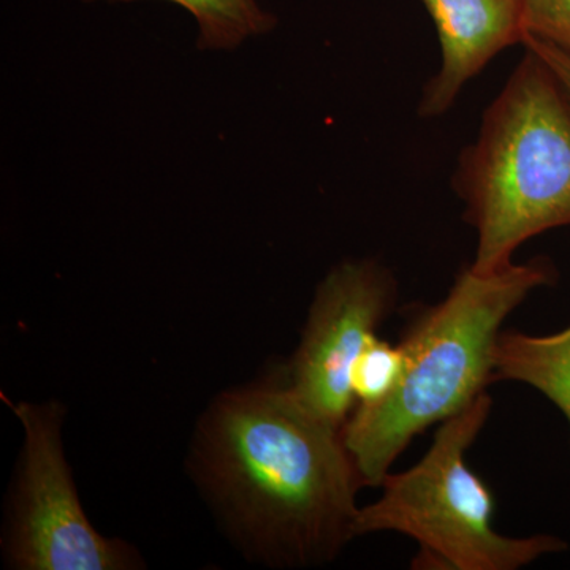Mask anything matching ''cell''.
I'll return each instance as SVG.
<instances>
[{"instance_id":"cell-1","label":"cell","mask_w":570,"mask_h":570,"mask_svg":"<svg viewBox=\"0 0 570 570\" xmlns=\"http://www.w3.org/2000/svg\"><path fill=\"white\" fill-rule=\"evenodd\" d=\"M195 453L202 483L236 538L269 564H324L355 539L362 475L341 430L287 384L225 393Z\"/></svg>"},{"instance_id":"cell-6","label":"cell","mask_w":570,"mask_h":570,"mask_svg":"<svg viewBox=\"0 0 570 570\" xmlns=\"http://www.w3.org/2000/svg\"><path fill=\"white\" fill-rule=\"evenodd\" d=\"M396 295L395 277L371 258L343 262L318 285L287 387L337 430L343 431L356 404L352 367L376 340Z\"/></svg>"},{"instance_id":"cell-11","label":"cell","mask_w":570,"mask_h":570,"mask_svg":"<svg viewBox=\"0 0 570 570\" xmlns=\"http://www.w3.org/2000/svg\"><path fill=\"white\" fill-rule=\"evenodd\" d=\"M524 32L570 55V0H524Z\"/></svg>"},{"instance_id":"cell-12","label":"cell","mask_w":570,"mask_h":570,"mask_svg":"<svg viewBox=\"0 0 570 570\" xmlns=\"http://www.w3.org/2000/svg\"><path fill=\"white\" fill-rule=\"evenodd\" d=\"M523 45L538 52L543 62L553 71L554 77L560 81L562 89L570 99V55L561 51L560 48L553 47V45L546 43V41L532 39V37H527Z\"/></svg>"},{"instance_id":"cell-5","label":"cell","mask_w":570,"mask_h":570,"mask_svg":"<svg viewBox=\"0 0 570 570\" xmlns=\"http://www.w3.org/2000/svg\"><path fill=\"white\" fill-rule=\"evenodd\" d=\"M13 411L26 438L11 513V562L26 570L137 568L135 551L100 535L81 508L63 459L58 406L21 403Z\"/></svg>"},{"instance_id":"cell-2","label":"cell","mask_w":570,"mask_h":570,"mask_svg":"<svg viewBox=\"0 0 570 570\" xmlns=\"http://www.w3.org/2000/svg\"><path fill=\"white\" fill-rule=\"evenodd\" d=\"M557 277L546 257L491 275L468 265L444 299L420 311L400 343L404 366L395 390L371 406L358 404L341 431L365 487L381 489L415 438L487 392L502 324Z\"/></svg>"},{"instance_id":"cell-7","label":"cell","mask_w":570,"mask_h":570,"mask_svg":"<svg viewBox=\"0 0 570 570\" xmlns=\"http://www.w3.org/2000/svg\"><path fill=\"white\" fill-rule=\"evenodd\" d=\"M436 26L442 62L426 82L419 115L439 118L455 105L464 86L499 52L523 43L524 0H422Z\"/></svg>"},{"instance_id":"cell-3","label":"cell","mask_w":570,"mask_h":570,"mask_svg":"<svg viewBox=\"0 0 570 570\" xmlns=\"http://www.w3.org/2000/svg\"><path fill=\"white\" fill-rule=\"evenodd\" d=\"M524 50L453 175L478 234L479 275L508 268L528 239L570 225V99L538 52Z\"/></svg>"},{"instance_id":"cell-8","label":"cell","mask_w":570,"mask_h":570,"mask_svg":"<svg viewBox=\"0 0 570 570\" xmlns=\"http://www.w3.org/2000/svg\"><path fill=\"white\" fill-rule=\"evenodd\" d=\"M502 381L538 390L570 428V325L551 335L502 332L494 348L493 384Z\"/></svg>"},{"instance_id":"cell-10","label":"cell","mask_w":570,"mask_h":570,"mask_svg":"<svg viewBox=\"0 0 570 570\" xmlns=\"http://www.w3.org/2000/svg\"><path fill=\"white\" fill-rule=\"evenodd\" d=\"M404 355L400 344L393 346L376 337L352 367V392L356 404L371 406L395 390L403 374Z\"/></svg>"},{"instance_id":"cell-4","label":"cell","mask_w":570,"mask_h":570,"mask_svg":"<svg viewBox=\"0 0 570 570\" xmlns=\"http://www.w3.org/2000/svg\"><path fill=\"white\" fill-rule=\"evenodd\" d=\"M493 400L483 392L441 423L415 466L389 474L381 498L360 508L354 534L400 532L419 543L412 568L422 570H519L564 553L560 535H504L494 528V497L468 463V452L489 422Z\"/></svg>"},{"instance_id":"cell-9","label":"cell","mask_w":570,"mask_h":570,"mask_svg":"<svg viewBox=\"0 0 570 570\" xmlns=\"http://www.w3.org/2000/svg\"><path fill=\"white\" fill-rule=\"evenodd\" d=\"M85 3H129L138 0H82ZM193 14L200 50H232L250 37L276 28V17L257 0H167Z\"/></svg>"}]
</instances>
